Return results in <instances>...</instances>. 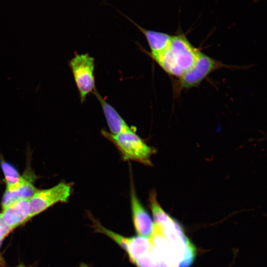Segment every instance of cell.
Returning a JSON list of instances; mask_svg holds the SVG:
<instances>
[{
    "label": "cell",
    "mask_w": 267,
    "mask_h": 267,
    "mask_svg": "<svg viewBox=\"0 0 267 267\" xmlns=\"http://www.w3.org/2000/svg\"><path fill=\"white\" fill-rule=\"evenodd\" d=\"M17 267H25L22 265H19V266H18Z\"/></svg>",
    "instance_id": "17"
},
{
    "label": "cell",
    "mask_w": 267,
    "mask_h": 267,
    "mask_svg": "<svg viewBox=\"0 0 267 267\" xmlns=\"http://www.w3.org/2000/svg\"><path fill=\"white\" fill-rule=\"evenodd\" d=\"M12 230L5 222L1 213H0V247L3 239Z\"/></svg>",
    "instance_id": "14"
},
{
    "label": "cell",
    "mask_w": 267,
    "mask_h": 267,
    "mask_svg": "<svg viewBox=\"0 0 267 267\" xmlns=\"http://www.w3.org/2000/svg\"><path fill=\"white\" fill-rule=\"evenodd\" d=\"M200 51L179 32L172 35L169 46L155 61L165 73L177 79L194 64Z\"/></svg>",
    "instance_id": "1"
},
{
    "label": "cell",
    "mask_w": 267,
    "mask_h": 267,
    "mask_svg": "<svg viewBox=\"0 0 267 267\" xmlns=\"http://www.w3.org/2000/svg\"><path fill=\"white\" fill-rule=\"evenodd\" d=\"M69 65L79 91L81 102L83 103L87 96L96 89L94 59L88 53H76L69 61Z\"/></svg>",
    "instance_id": "4"
},
{
    "label": "cell",
    "mask_w": 267,
    "mask_h": 267,
    "mask_svg": "<svg viewBox=\"0 0 267 267\" xmlns=\"http://www.w3.org/2000/svg\"><path fill=\"white\" fill-rule=\"evenodd\" d=\"M119 12L131 23L134 24L143 34L150 49L148 55L154 61H155L163 53L169 46L172 35L162 32L146 29L137 24L123 13L120 11Z\"/></svg>",
    "instance_id": "7"
},
{
    "label": "cell",
    "mask_w": 267,
    "mask_h": 267,
    "mask_svg": "<svg viewBox=\"0 0 267 267\" xmlns=\"http://www.w3.org/2000/svg\"><path fill=\"white\" fill-rule=\"evenodd\" d=\"M25 181L16 189L13 191L5 190L2 198V209L13 203L25 198L30 199L37 190L33 184L35 176L31 172H26Z\"/></svg>",
    "instance_id": "10"
},
{
    "label": "cell",
    "mask_w": 267,
    "mask_h": 267,
    "mask_svg": "<svg viewBox=\"0 0 267 267\" xmlns=\"http://www.w3.org/2000/svg\"><path fill=\"white\" fill-rule=\"evenodd\" d=\"M231 68L200 51L194 64L175 81L176 93L183 89L196 87L210 74L222 68Z\"/></svg>",
    "instance_id": "3"
},
{
    "label": "cell",
    "mask_w": 267,
    "mask_h": 267,
    "mask_svg": "<svg viewBox=\"0 0 267 267\" xmlns=\"http://www.w3.org/2000/svg\"><path fill=\"white\" fill-rule=\"evenodd\" d=\"M0 166L5 178V190H14L25 180V174L20 176L17 170L11 164L2 160L1 161Z\"/></svg>",
    "instance_id": "12"
},
{
    "label": "cell",
    "mask_w": 267,
    "mask_h": 267,
    "mask_svg": "<svg viewBox=\"0 0 267 267\" xmlns=\"http://www.w3.org/2000/svg\"><path fill=\"white\" fill-rule=\"evenodd\" d=\"M72 192V184L64 182L49 188L37 190L30 198V219L55 204L66 202Z\"/></svg>",
    "instance_id": "5"
},
{
    "label": "cell",
    "mask_w": 267,
    "mask_h": 267,
    "mask_svg": "<svg viewBox=\"0 0 267 267\" xmlns=\"http://www.w3.org/2000/svg\"><path fill=\"white\" fill-rule=\"evenodd\" d=\"M130 199L133 221L137 235L152 240L155 232L154 222L138 198L132 180Z\"/></svg>",
    "instance_id": "6"
},
{
    "label": "cell",
    "mask_w": 267,
    "mask_h": 267,
    "mask_svg": "<svg viewBox=\"0 0 267 267\" xmlns=\"http://www.w3.org/2000/svg\"><path fill=\"white\" fill-rule=\"evenodd\" d=\"M92 93L101 106L110 133L117 134L132 128L128 126L117 110L102 97L96 89Z\"/></svg>",
    "instance_id": "9"
},
{
    "label": "cell",
    "mask_w": 267,
    "mask_h": 267,
    "mask_svg": "<svg viewBox=\"0 0 267 267\" xmlns=\"http://www.w3.org/2000/svg\"><path fill=\"white\" fill-rule=\"evenodd\" d=\"M4 263L3 259L0 254V267H2L4 265Z\"/></svg>",
    "instance_id": "15"
},
{
    "label": "cell",
    "mask_w": 267,
    "mask_h": 267,
    "mask_svg": "<svg viewBox=\"0 0 267 267\" xmlns=\"http://www.w3.org/2000/svg\"><path fill=\"white\" fill-rule=\"evenodd\" d=\"M101 134L111 141L120 151L125 161H133L147 166L152 165L151 158L155 150L148 145L131 129L117 134L102 130Z\"/></svg>",
    "instance_id": "2"
},
{
    "label": "cell",
    "mask_w": 267,
    "mask_h": 267,
    "mask_svg": "<svg viewBox=\"0 0 267 267\" xmlns=\"http://www.w3.org/2000/svg\"><path fill=\"white\" fill-rule=\"evenodd\" d=\"M154 245L153 240L140 236L129 237L127 248V253L130 260L134 264L138 259L146 255L152 249Z\"/></svg>",
    "instance_id": "11"
},
{
    "label": "cell",
    "mask_w": 267,
    "mask_h": 267,
    "mask_svg": "<svg viewBox=\"0 0 267 267\" xmlns=\"http://www.w3.org/2000/svg\"><path fill=\"white\" fill-rule=\"evenodd\" d=\"M79 267H89V266H88L87 264L82 263L80 264V266Z\"/></svg>",
    "instance_id": "16"
},
{
    "label": "cell",
    "mask_w": 267,
    "mask_h": 267,
    "mask_svg": "<svg viewBox=\"0 0 267 267\" xmlns=\"http://www.w3.org/2000/svg\"><path fill=\"white\" fill-rule=\"evenodd\" d=\"M152 249L146 255L137 260L134 264L137 267H169L167 262L160 255L152 254Z\"/></svg>",
    "instance_id": "13"
},
{
    "label": "cell",
    "mask_w": 267,
    "mask_h": 267,
    "mask_svg": "<svg viewBox=\"0 0 267 267\" xmlns=\"http://www.w3.org/2000/svg\"><path fill=\"white\" fill-rule=\"evenodd\" d=\"M30 199L18 200L2 209L1 215L5 222L13 230L30 220Z\"/></svg>",
    "instance_id": "8"
}]
</instances>
